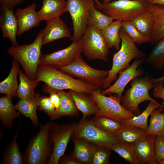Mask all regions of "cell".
<instances>
[{
	"label": "cell",
	"mask_w": 164,
	"mask_h": 164,
	"mask_svg": "<svg viewBox=\"0 0 164 164\" xmlns=\"http://www.w3.org/2000/svg\"><path fill=\"white\" fill-rule=\"evenodd\" d=\"M44 82L45 89L55 90L68 89L90 95L92 90L99 92L101 88L85 83L56 68L52 66L39 64L36 80Z\"/></svg>",
	"instance_id": "obj_1"
},
{
	"label": "cell",
	"mask_w": 164,
	"mask_h": 164,
	"mask_svg": "<svg viewBox=\"0 0 164 164\" xmlns=\"http://www.w3.org/2000/svg\"><path fill=\"white\" fill-rule=\"evenodd\" d=\"M119 32L121 40V47L113 55L112 67L105 79L104 89L111 86V83L118 78L119 72L127 68L130 66L129 63L132 60L146 56L145 54L138 49L135 43L121 27Z\"/></svg>",
	"instance_id": "obj_2"
},
{
	"label": "cell",
	"mask_w": 164,
	"mask_h": 164,
	"mask_svg": "<svg viewBox=\"0 0 164 164\" xmlns=\"http://www.w3.org/2000/svg\"><path fill=\"white\" fill-rule=\"evenodd\" d=\"M43 30L39 31L35 39L29 44L18 45L10 47L8 53L22 66L26 75L31 80H36L43 46Z\"/></svg>",
	"instance_id": "obj_3"
},
{
	"label": "cell",
	"mask_w": 164,
	"mask_h": 164,
	"mask_svg": "<svg viewBox=\"0 0 164 164\" xmlns=\"http://www.w3.org/2000/svg\"><path fill=\"white\" fill-rule=\"evenodd\" d=\"M51 122L40 125V130L29 141L23 155L24 164H47L53 152L49 130Z\"/></svg>",
	"instance_id": "obj_4"
},
{
	"label": "cell",
	"mask_w": 164,
	"mask_h": 164,
	"mask_svg": "<svg viewBox=\"0 0 164 164\" xmlns=\"http://www.w3.org/2000/svg\"><path fill=\"white\" fill-rule=\"evenodd\" d=\"M153 78L148 75L142 77H138L132 80L130 83L131 87L128 89L124 95L121 98V103L126 110L136 115L141 114L139 105L145 101L156 103V101L150 96L149 91L154 87Z\"/></svg>",
	"instance_id": "obj_5"
},
{
	"label": "cell",
	"mask_w": 164,
	"mask_h": 164,
	"mask_svg": "<svg viewBox=\"0 0 164 164\" xmlns=\"http://www.w3.org/2000/svg\"><path fill=\"white\" fill-rule=\"evenodd\" d=\"M147 0H118L103 5L102 13L113 19L132 21L148 10Z\"/></svg>",
	"instance_id": "obj_6"
},
{
	"label": "cell",
	"mask_w": 164,
	"mask_h": 164,
	"mask_svg": "<svg viewBox=\"0 0 164 164\" xmlns=\"http://www.w3.org/2000/svg\"><path fill=\"white\" fill-rule=\"evenodd\" d=\"M88 141L98 148L111 150L114 144L119 142L115 135L106 133L98 128L87 118L81 119L71 137Z\"/></svg>",
	"instance_id": "obj_7"
},
{
	"label": "cell",
	"mask_w": 164,
	"mask_h": 164,
	"mask_svg": "<svg viewBox=\"0 0 164 164\" xmlns=\"http://www.w3.org/2000/svg\"><path fill=\"white\" fill-rule=\"evenodd\" d=\"M75 77L84 82L103 88L104 80L109 71L100 70L92 68L84 60L81 55L71 63L56 68Z\"/></svg>",
	"instance_id": "obj_8"
},
{
	"label": "cell",
	"mask_w": 164,
	"mask_h": 164,
	"mask_svg": "<svg viewBox=\"0 0 164 164\" xmlns=\"http://www.w3.org/2000/svg\"><path fill=\"white\" fill-rule=\"evenodd\" d=\"M90 96L97 103L98 111L94 116H104L122 122L136 116L125 109L121 103V99L116 94L107 97L100 92L94 90L91 91Z\"/></svg>",
	"instance_id": "obj_9"
},
{
	"label": "cell",
	"mask_w": 164,
	"mask_h": 164,
	"mask_svg": "<svg viewBox=\"0 0 164 164\" xmlns=\"http://www.w3.org/2000/svg\"><path fill=\"white\" fill-rule=\"evenodd\" d=\"M82 39V53L86 58L91 60L108 61L109 48L101 30L87 25Z\"/></svg>",
	"instance_id": "obj_10"
},
{
	"label": "cell",
	"mask_w": 164,
	"mask_h": 164,
	"mask_svg": "<svg viewBox=\"0 0 164 164\" xmlns=\"http://www.w3.org/2000/svg\"><path fill=\"white\" fill-rule=\"evenodd\" d=\"M94 0H67L66 12L70 15L73 23V33L70 40L73 42L81 39L87 26L89 10L95 5Z\"/></svg>",
	"instance_id": "obj_11"
},
{
	"label": "cell",
	"mask_w": 164,
	"mask_h": 164,
	"mask_svg": "<svg viewBox=\"0 0 164 164\" xmlns=\"http://www.w3.org/2000/svg\"><path fill=\"white\" fill-rule=\"evenodd\" d=\"M77 125L76 122L63 125L51 122L49 135L53 143V149L47 164H58L59 159L64 154Z\"/></svg>",
	"instance_id": "obj_12"
},
{
	"label": "cell",
	"mask_w": 164,
	"mask_h": 164,
	"mask_svg": "<svg viewBox=\"0 0 164 164\" xmlns=\"http://www.w3.org/2000/svg\"><path fill=\"white\" fill-rule=\"evenodd\" d=\"M82 39L73 42L63 49L51 53L41 54L39 64L53 66L56 68L72 63L82 53Z\"/></svg>",
	"instance_id": "obj_13"
},
{
	"label": "cell",
	"mask_w": 164,
	"mask_h": 164,
	"mask_svg": "<svg viewBox=\"0 0 164 164\" xmlns=\"http://www.w3.org/2000/svg\"><path fill=\"white\" fill-rule=\"evenodd\" d=\"M146 56L135 58L132 63L126 69L120 71L119 77L112 85L107 89L101 91V93L104 95L116 94L121 99L122 93L127 84L134 79L142 76L144 70L138 67L142 64Z\"/></svg>",
	"instance_id": "obj_14"
},
{
	"label": "cell",
	"mask_w": 164,
	"mask_h": 164,
	"mask_svg": "<svg viewBox=\"0 0 164 164\" xmlns=\"http://www.w3.org/2000/svg\"><path fill=\"white\" fill-rule=\"evenodd\" d=\"M0 27L3 38H8L13 46L18 44L16 39L18 22L13 9L1 5L0 9Z\"/></svg>",
	"instance_id": "obj_15"
},
{
	"label": "cell",
	"mask_w": 164,
	"mask_h": 164,
	"mask_svg": "<svg viewBox=\"0 0 164 164\" xmlns=\"http://www.w3.org/2000/svg\"><path fill=\"white\" fill-rule=\"evenodd\" d=\"M37 6L33 2L23 9L18 8L15 11V15L18 22L17 35L20 36L31 28L39 25L40 21L36 11Z\"/></svg>",
	"instance_id": "obj_16"
},
{
	"label": "cell",
	"mask_w": 164,
	"mask_h": 164,
	"mask_svg": "<svg viewBox=\"0 0 164 164\" xmlns=\"http://www.w3.org/2000/svg\"><path fill=\"white\" fill-rule=\"evenodd\" d=\"M155 136L148 134L138 140L134 144L135 152L140 163L157 164L155 158Z\"/></svg>",
	"instance_id": "obj_17"
},
{
	"label": "cell",
	"mask_w": 164,
	"mask_h": 164,
	"mask_svg": "<svg viewBox=\"0 0 164 164\" xmlns=\"http://www.w3.org/2000/svg\"><path fill=\"white\" fill-rule=\"evenodd\" d=\"M46 22V25L43 29V45L62 38L72 37L69 29L60 18Z\"/></svg>",
	"instance_id": "obj_18"
},
{
	"label": "cell",
	"mask_w": 164,
	"mask_h": 164,
	"mask_svg": "<svg viewBox=\"0 0 164 164\" xmlns=\"http://www.w3.org/2000/svg\"><path fill=\"white\" fill-rule=\"evenodd\" d=\"M56 90L60 96V103L58 109L49 116L50 119H58L65 116L78 117L79 110L71 94L64 90Z\"/></svg>",
	"instance_id": "obj_19"
},
{
	"label": "cell",
	"mask_w": 164,
	"mask_h": 164,
	"mask_svg": "<svg viewBox=\"0 0 164 164\" xmlns=\"http://www.w3.org/2000/svg\"><path fill=\"white\" fill-rule=\"evenodd\" d=\"M66 1L64 0H43L42 6L37 12L40 21H46L60 18L64 12Z\"/></svg>",
	"instance_id": "obj_20"
},
{
	"label": "cell",
	"mask_w": 164,
	"mask_h": 164,
	"mask_svg": "<svg viewBox=\"0 0 164 164\" xmlns=\"http://www.w3.org/2000/svg\"><path fill=\"white\" fill-rule=\"evenodd\" d=\"M72 140L74 147L70 154L80 164H91L93 155L99 148L85 140L74 139Z\"/></svg>",
	"instance_id": "obj_21"
},
{
	"label": "cell",
	"mask_w": 164,
	"mask_h": 164,
	"mask_svg": "<svg viewBox=\"0 0 164 164\" xmlns=\"http://www.w3.org/2000/svg\"><path fill=\"white\" fill-rule=\"evenodd\" d=\"M68 92L72 97L79 111L82 113V119H87L97 113L98 111L97 104L90 95L71 90Z\"/></svg>",
	"instance_id": "obj_22"
},
{
	"label": "cell",
	"mask_w": 164,
	"mask_h": 164,
	"mask_svg": "<svg viewBox=\"0 0 164 164\" xmlns=\"http://www.w3.org/2000/svg\"><path fill=\"white\" fill-rule=\"evenodd\" d=\"M148 9L152 14L154 20L149 43L155 44L164 36V6L149 3Z\"/></svg>",
	"instance_id": "obj_23"
},
{
	"label": "cell",
	"mask_w": 164,
	"mask_h": 164,
	"mask_svg": "<svg viewBox=\"0 0 164 164\" xmlns=\"http://www.w3.org/2000/svg\"><path fill=\"white\" fill-rule=\"evenodd\" d=\"M40 96V94L36 93L32 97L19 99L18 102L14 105L16 110L22 114L29 118L35 127L39 125L36 110L38 107V100Z\"/></svg>",
	"instance_id": "obj_24"
},
{
	"label": "cell",
	"mask_w": 164,
	"mask_h": 164,
	"mask_svg": "<svg viewBox=\"0 0 164 164\" xmlns=\"http://www.w3.org/2000/svg\"><path fill=\"white\" fill-rule=\"evenodd\" d=\"M19 63L13 59L12 68L8 76L0 84V93L13 99L18 97L17 91L19 85L17 76L20 70Z\"/></svg>",
	"instance_id": "obj_25"
},
{
	"label": "cell",
	"mask_w": 164,
	"mask_h": 164,
	"mask_svg": "<svg viewBox=\"0 0 164 164\" xmlns=\"http://www.w3.org/2000/svg\"><path fill=\"white\" fill-rule=\"evenodd\" d=\"M12 99L7 95L0 98V119L2 125L8 129L12 128L14 119L20 117V113L16 111Z\"/></svg>",
	"instance_id": "obj_26"
},
{
	"label": "cell",
	"mask_w": 164,
	"mask_h": 164,
	"mask_svg": "<svg viewBox=\"0 0 164 164\" xmlns=\"http://www.w3.org/2000/svg\"><path fill=\"white\" fill-rule=\"evenodd\" d=\"M19 127L12 140L6 147L2 155L1 163L4 164H24L23 153L20 151L16 140Z\"/></svg>",
	"instance_id": "obj_27"
},
{
	"label": "cell",
	"mask_w": 164,
	"mask_h": 164,
	"mask_svg": "<svg viewBox=\"0 0 164 164\" xmlns=\"http://www.w3.org/2000/svg\"><path fill=\"white\" fill-rule=\"evenodd\" d=\"M121 20H116L101 31L103 37L109 48L114 47L117 50L120 48L121 41L119 30L121 27Z\"/></svg>",
	"instance_id": "obj_28"
},
{
	"label": "cell",
	"mask_w": 164,
	"mask_h": 164,
	"mask_svg": "<svg viewBox=\"0 0 164 164\" xmlns=\"http://www.w3.org/2000/svg\"><path fill=\"white\" fill-rule=\"evenodd\" d=\"M150 65L152 68L160 70L164 67V36L155 44L142 64Z\"/></svg>",
	"instance_id": "obj_29"
},
{
	"label": "cell",
	"mask_w": 164,
	"mask_h": 164,
	"mask_svg": "<svg viewBox=\"0 0 164 164\" xmlns=\"http://www.w3.org/2000/svg\"><path fill=\"white\" fill-rule=\"evenodd\" d=\"M147 135L146 131L140 128L132 125H124L115 136L120 142L134 144Z\"/></svg>",
	"instance_id": "obj_30"
},
{
	"label": "cell",
	"mask_w": 164,
	"mask_h": 164,
	"mask_svg": "<svg viewBox=\"0 0 164 164\" xmlns=\"http://www.w3.org/2000/svg\"><path fill=\"white\" fill-rule=\"evenodd\" d=\"M90 120L104 132L115 136L124 126L122 122L105 116H94Z\"/></svg>",
	"instance_id": "obj_31"
},
{
	"label": "cell",
	"mask_w": 164,
	"mask_h": 164,
	"mask_svg": "<svg viewBox=\"0 0 164 164\" xmlns=\"http://www.w3.org/2000/svg\"><path fill=\"white\" fill-rule=\"evenodd\" d=\"M19 75V83L17 92L19 99L33 97L35 94L34 90L39 83L36 80H31L20 69Z\"/></svg>",
	"instance_id": "obj_32"
},
{
	"label": "cell",
	"mask_w": 164,
	"mask_h": 164,
	"mask_svg": "<svg viewBox=\"0 0 164 164\" xmlns=\"http://www.w3.org/2000/svg\"><path fill=\"white\" fill-rule=\"evenodd\" d=\"M159 108H162L159 103L150 101L146 108L138 116L125 120L123 122L124 125H132L140 128L147 131L149 126L147 123L148 118L152 112Z\"/></svg>",
	"instance_id": "obj_33"
},
{
	"label": "cell",
	"mask_w": 164,
	"mask_h": 164,
	"mask_svg": "<svg viewBox=\"0 0 164 164\" xmlns=\"http://www.w3.org/2000/svg\"><path fill=\"white\" fill-rule=\"evenodd\" d=\"M132 22L141 33L145 36L151 37L154 20L152 14L148 9L135 18Z\"/></svg>",
	"instance_id": "obj_34"
},
{
	"label": "cell",
	"mask_w": 164,
	"mask_h": 164,
	"mask_svg": "<svg viewBox=\"0 0 164 164\" xmlns=\"http://www.w3.org/2000/svg\"><path fill=\"white\" fill-rule=\"evenodd\" d=\"M111 150L131 164H139L140 161L134 149V144L119 142L112 146Z\"/></svg>",
	"instance_id": "obj_35"
},
{
	"label": "cell",
	"mask_w": 164,
	"mask_h": 164,
	"mask_svg": "<svg viewBox=\"0 0 164 164\" xmlns=\"http://www.w3.org/2000/svg\"><path fill=\"white\" fill-rule=\"evenodd\" d=\"M111 17L97 10L94 5L89 10L87 25L101 30L103 28L113 22Z\"/></svg>",
	"instance_id": "obj_36"
},
{
	"label": "cell",
	"mask_w": 164,
	"mask_h": 164,
	"mask_svg": "<svg viewBox=\"0 0 164 164\" xmlns=\"http://www.w3.org/2000/svg\"><path fill=\"white\" fill-rule=\"evenodd\" d=\"M163 110L159 108L151 113L150 124L146 131L147 135H164V114L161 113Z\"/></svg>",
	"instance_id": "obj_37"
},
{
	"label": "cell",
	"mask_w": 164,
	"mask_h": 164,
	"mask_svg": "<svg viewBox=\"0 0 164 164\" xmlns=\"http://www.w3.org/2000/svg\"><path fill=\"white\" fill-rule=\"evenodd\" d=\"M121 27L136 43L141 44L149 42L150 36H144L137 29L132 21H122Z\"/></svg>",
	"instance_id": "obj_38"
},
{
	"label": "cell",
	"mask_w": 164,
	"mask_h": 164,
	"mask_svg": "<svg viewBox=\"0 0 164 164\" xmlns=\"http://www.w3.org/2000/svg\"><path fill=\"white\" fill-rule=\"evenodd\" d=\"M111 151L107 149L98 148L93 155L91 164H110Z\"/></svg>",
	"instance_id": "obj_39"
},
{
	"label": "cell",
	"mask_w": 164,
	"mask_h": 164,
	"mask_svg": "<svg viewBox=\"0 0 164 164\" xmlns=\"http://www.w3.org/2000/svg\"><path fill=\"white\" fill-rule=\"evenodd\" d=\"M38 109L43 111L49 116L55 111V108L50 97L40 96L38 100Z\"/></svg>",
	"instance_id": "obj_40"
},
{
	"label": "cell",
	"mask_w": 164,
	"mask_h": 164,
	"mask_svg": "<svg viewBox=\"0 0 164 164\" xmlns=\"http://www.w3.org/2000/svg\"><path fill=\"white\" fill-rule=\"evenodd\" d=\"M155 158L158 164L164 159V135L155 136Z\"/></svg>",
	"instance_id": "obj_41"
},
{
	"label": "cell",
	"mask_w": 164,
	"mask_h": 164,
	"mask_svg": "<svg viewBox=\"0 0 164 164\" xmlns=\"http://www.w3.org/2000/svg\"><path fill=\"white\" fill-rule=\"evenodd\" d=\"M154 89L152 93L154 97L161 98L163 100L161 105L163 110H164V87L162 82L154 83Z\"/></svg>",
	"instance_id": "obj_42"
},
{
	"label": "cell",
	"mask_w": 164,
	"mask_h": 164,
	"mask_svg": "<svg viewBox=\"0 0 164 164\" xmlns=\"http://www.w3.org/2000/svg\"><path fill=\"white\" fill-rule=\"evenodd\" d=\"M44 90V92L49 93L50 98L55 108V111L57 110L60 103V98L59 94L55 90L45 88Z\"/></svg>",
	"instance_id": "obj_43"
},
{
	"label": "cell",
	"mask_w": 164,
	"mask_h": 164,
	"mask_svg": "<svg viewBox=\"0 0 164 164\" xmlns=\"http://www.w3.org/2000/svg\"><path fill=\"white\" fill-rule=\"evenodd\" d=\"M58 164H80L70 154H63L59 159Z\"/></svg>",
	"instance_id": "obj_44"
},
{
	"label": "cell",
	"mask_w": 164,
	"mask_h": 164,
	"mask_svg": "<svg viewBox=\"0 0 164 164\" xmlns=\"http://www.w3.org/2000/svg\"><path fill=\"white\" fill-rule=\"evenodd\" d=\"M25 0H0V4L7 7L10 9H13L17 5L22 4Z\"/></svg>",
	"instance_id": "obj_45"
},
{
	"label": "cell",
	"mask_w": 164,
	"mask_h": 164,
	"mask_svg": "<svg viewBox=\"0 0 164 164\" xmlns=\"http://www.w3.org/2000/svg\"><path fill=\"white\" fill-rule=\"evenodd\" d=\"M149 2L152 4H157L164 6V0H151Z\"/></svg>",
	"instance_id": "obj_46"
},
{
	"label": "cell",
	"mask_w": 164,
	"mask_h": 164,
	"mask_svg": "<svg viewBox=\"0 0 164 164\" xmlns=\"http://www.w3.org/2000/svg\"><path fill=\"white\" fill-rule=\"evenodd\" d=\"M152 81L154 83L159 82L161 81L162 82L163 85L164 87V76L157 78H153Z\"/></svg>",
	"instance_id": "obj_47"
},
{
	"label": "cell",
	"mask_w": 164,
	"mask_h": 164,
	"mask_svg": "<svg viewBox=\"0 0 164 164\" xmlns=\"http://www.w3.org/2000/svg\"><path fill=\"white\" fill-rule=\"evenodd\" d=\"M96 3V6L95 5V8L98 10H101L103 4L101 3L98 0H94Z\"/></svg>",
	"instance_id": "obj_48"
},
{
	"label": "cell",
	"mask_w": 164,
	"mask_h": 164,
	"mask_svg": "<svg viewBox=\"0 0 164 164\" xmlns=\"http://www.w3.org/2000/svg\"><path fill=\"white\" fill-rule=\"evenodd\" d=\"M112 0H103L102 4L105 5L107 3L110 2Z\"/></svg>",
	"instance_id": "obj_49"
},
{
	"label": "cell",
	"mask_w": 164,
	"mask_h": 164,
	"mask_svg": "<svg viewBox=\"0 0 164 164\" xmlns=\"http://www.w3.org/2000/svg\"><path fill=\"white\" fill-rule=\"evenodd\" d=\"M158 164H164V159L159 161L158 162Z\"/></svg>",
	"instance_id": "obj_50"
},
{
	"label": "cell",
	"mask_w": 164,
	"mask_h": 164,
	"mask_svg": "<svg viewBox=\"0 0 164 164\" xmlns=\"http://www.w3.org/2000/svg\"><path fill=\"white\" fill-rule=\"evenodd\" d=\"M147 0V1L148 2H149V1H150L151 0Z\"/></svg>",
	"instance_id": "obj_51"
}]
</instances>
